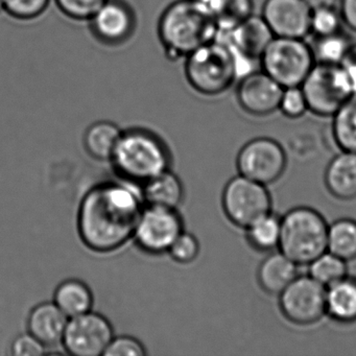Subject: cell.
Segmentation results:
<instances>
[{
    "label": "cell",
    "mask_w": 356,
    "mask_h": 356,
    "mask_svg": "<svg viewBox=\"0 0 356 356\" xmlns=\"http://www.w3.org/2000/svg\"><path fill=\"white\" fill-rule=\"evenodd\" d=\"M143 189L130 181L99 183L86 193L79 208V234L92 251L109 253L134 236L145 207Z\"/></svg>",
    "instance_id": "1"
},
{
    "label": "cell",
    "mask_w": 356,
    "mask_h": 356,
    "mask_svg": "<svg viewBox=\"0 0 356 356\" xmlns=\"http://www.w3.org/2000/svg\"><path fill=\"white\" fill-rule=\"evenodd\" d=\"M157 34L166 57L178 61L216 40L218 29L199 0H175L162 12Z\"/></svg>",
    "instance_id": "2"
},
{
    "label": "cell",
    "mask_w": 356,
    "mask_h": 356,
    "mask_svg": "<svg viewBox=\"0 0 356 356\" xmlns=\"http://www.w3.org/2000/svg\"><path fill=\"white\" fill-rule=\"evenodd\" d=\"M170 152L155 133L135 128L122 131L111 161L122 179L145 183L170 170Z\"/></svg>",
    "instance_id": "3"
},
{
    "label": "cell",
    "mask_w": 356,
    "mask_h": 356,
    "mask_svg": "<svg viewBox=\"0 0 356 356\" xmlns=\"http://www.w3.org/2000/svg\"><path fill=\"white\" fill-rule=\"evenodd\" d=\"M184 60L185 78L199 95H222L239 79L234 53L220 39L203 45Z\"/></svg>",
    "instance_id": "4"
},
{
    "label": "cell",
    "mask_w": 356,
    "mask_h": 356,
    "mask_svg": "<svg viewBox=\"0 0 356 356\" xmlns=\"http://www.w3.org/2000/svg\"><path fill=\"white\" fill-rule=\"evenodd\" d=\"M328 226L314 208H291L281 218L279 251L298 266H308L327 251Z\"/></svg>",
    "instance_id": "5"
},
{
    "label": "cell",
    "mask_w": 356,
    "mask_h": 356,
    "mask_svg": "<svg viewBox=\"0 0 356 356\" xmlns=\"http://www.w3.org/2000/svg\"><path fill=\"white\" fill-rule=\"evenodd\" d=\"M262 72L283 88L301 87L316 64L312 47L304 39L276 37L259 59Z\"/></svg>",
    "instance_id": "6"
},
{
    "label": "cell",
    "mask_w": 356,
    "mask_h": 356,
    "mask_svg": "<svg viewBox=\"0 0 356 356\" xmlns=\"http://www.w3.org/2000/svg\"><path fill=\"white\" fill-rule=\"evenodd\" d=\"M308 111L321 118H332L353 95L339 65L316 63L301 85Z\"/></svg>",
    "instance_id": "7"
},
{
    "label": "cell",
    "mask_w": 356,
    "mask_h": 356,
    "mask_svg": "<svg viewBox=\"0 0 356 356\" xmlns=\"http://www.w3.org/2000/svg\"><path fill=\"white\" fill-rule=\"evenodd\" d=\"M222 206L233 225L245 229L260 216L272 211V197L266 185L238 175L225 186Z\"/></svg>",
    "instance_id": "8"
},
{
    "label": "cell",
    "mask_w": 356,
    "mask_h": 356,
    "mask_svg": "<svg viewBox=\"0 0 356 356\" xmlns=\"http://www.w3.org/2000/svg\"><path fill=\"white\" fill-rule=\"evenodd\" d=\"M278 296L283 316L293 324L309 326L326 316V287L309 275H298Z\"/></svg>",
    "instance_id": "9"
},
{
    "label": "cell",
    "mask_w": 356,
    "mask_h": 356,
    "mask_svg": "<svg viewBox=\"0 0 356 356\" xmlns=\"http://www.w3.org/2000/svg\"><path fill=\"white\" fill-rule=\"evenodd\" d=\"M236 166L241 176L270 185L284 174L287 166L286 153L275 139L257 137L241 147Z\"/></svg>",
    "instance_id": "10"
},
{
    "label": "cell",
    "mask_w": 356,
    "mask_h": 356,
    "mask_svg": "<svg viewBox=\"0 0 356 356\" xmlns=\"http://www.w3.org/2000/svg\"><path fill=\"white\" fill-rule=\"evenodd\" d=\"M183 231L184 222L178 209L145 204L133 238L147 253L161 254L168 251Z\"/></svg>",
    "instance_id": "11"
},
{
    "label": "cell",
    "mask_w": 356,
    "mask_h": 356,
    "mask_svg": "<svg viewBox=\"0 0 356 356\" xmlns=\"http://www.w3.org/2000/svg\"><path fill=\"white\" fill-rule=\"evenodd\" d=\"M114 337L111 322L91 310L70 318L62 345L70 355L101 356Z\"/></svg>",
    "instance_id": "12"
},
{
    "label": "cell",
    "mask_w": 356,
    "mask_h": 356,
    "mask_svg": "<svg viewBox=\"0 0 356 356\" xmlns=\"http://www.w3.org/2000/svg\"><path fill=\"white\" fill-rule=\"evenodd\" d=\"M312 12L305 0H266L261 17L274 36L304 39L310 34Z\"/></svg>",
    "instance_id": "13"
},
{
    "label": "cell",
    "mask_w": 356,
    "mask_h": 356,
    "mask_svg": "<svg viewBox=\"0 0 356 356\" xmlns=\"http://www.w3.org/2000/svg\"><path fill=\"white\" fill-rule=\"evenodd\" d=\"M284 88L262 72H255L241 79L236 99L243 111L250 115L264 118L279 110Z\"/></svg>",
    "instance_id": "14"
},
{
    "label": "cell",
    "mask_w": 356,
    "mask_h": 356,
    "mask_svg": "<svg viewBox=\"0 0 356 356\" xmlns=\"http://www.w3.org/2000/svg\"><path fill=\"white\" fill-rule=\"evenodd\" d=\"M91 32L104 44L127 42L136 29V16L124 0H107L89 20Z\"/></svg>",
    "instance_id": "15"
},
{
    "label": "cell",
    "mask_w": 356,
    "mask_h": 356,
    "mask_svg": "<svg viewBox=\"0 0 356 356\" xmlns=\"http://www.w3.org/2000/svg\"><path fill=\"white\" fill-rule=\"evenodd\" d=\"M274 37L261 16L251 15L229 32L220 33L216 38L226 42L236 53L255 61L260 59Z\"/></svg>",
    "instance_id": "16"
},
{
    "label": "cell",
    "mask_w": 356,
    "mask_h": 356,
    "mask_svg": "<svg viewBox=\"0 0 356 356\" xmlns=\"http://www.w3.org/2000/svg\"><path fill=\"white\" fill-rule=\"evenodd\" d=\"M70 318L55 302H42L31 310L28 331L47 347L62 343Z\"/></svg>",
    "instance_id": "17"
},
{
    "label": "cell",
    "mask_w": 356,
    "mask_h": 356,
    "mask_svg": "<svg viewBox=\"0 0 356 356\" xmlns=\"http://www.w3.org/2000/svg\"><path fill=\"white\" fill-rule=\"evenodd\" d=\"M327 191L335 199L352 201L356 199V153L341 151L335 155L325 170Z\"/></svg>",
    "instance_id": "18"
},
{
    "label": "cell",
    "mask_w": 356,
    "mask_h": 356,
    "mask_svg": "<svg viewBox=\"0 0 356 356\" xmlns=\"http://www.w3.org/2000/svg\"><path fill=\"white\" fill-rule=\"evenodd\" d=\"M299 275V266L280 251L270 252L257 270L258 284L268 295H279Z\"/></svg>",
    "instance_id": "19"
},
{
    "label": "cell",
    "mask_w": 356,
    "mask_h": 356,
    "mask_svg": "<svg viewBox=\"0 0 356 356\" xmlns=\"http://www.w3.org/2000/svg\"><path fill=\"white\" fill-rule=\"evenodd\" d=\"M326 314L339 324L356 323V277L347 275L326 287Z\"/></svg>",
    "instance_id": "20"
},
{
    "label": "cell",
    "mask_w": 356,
    "mask_h": 356,
    "mask_svg": "<svg viewBox=\"0 0 356 356\" xmlns=\"http://www.w3.org/2000/svg\"><path fill=\"white\" fill-rule=\"evenodd\" d=\"M143 199L147 205L178 209L185 197L182 181L170 170L143 183Z\"/></svg>",
    "instance_id": "21"
},
{
    "label": "cell",
    "mask_w": 356,
    "mask_h": 356,
    "mask_svg": "<svg viewBox=\"0 0 356 356\" xmlns=\"http://www.w3.org/2000/svg\"><path fill=\"white\" fill-rule=\"evenodd\" d=\"M54 302L68 318H74L92 310L93 293L84 281L67 279L58 285Z\"/></svg>",
    "instance_id": "22"
},
{
    "label": "cell",
    "mask_w": 356,
    "mask_h": 356,
    "mask_svg": "<svg viewBox=\"0 0 356 356\" xmlns=\"http://www.w3.org/2000/svg\"><path fill=\"white\" fill-rule=\"evenodd\" d=\"M122 134V130L114 122H95L85 132V149L95 159L111 160Z\"/></svg>",
    "instance_id": "23"
},
{
    "label": "cell",
    "mask_w": 356,
    "mask_h": 356,
    "mask_svg": "<svg viewBox=\"0 0 356 356\" xmlns=\"http://www.w3.org/2000/svg\"><path fill=\"white\" fill-rule=\"evenodd\" d=\"M216 20L220 33H226L253 15V0H199Z\"/></svg>",
    "instance_id": "24"
},
{
    "label": "cell",
    "mask_w": 356,
    "mask_h": 356,
    "mask_svg": "<svg viewBox=\"0 0 356 356\" xmlns=\"http://www.w3.org/2000/svg\"><path fill=\"white\" fill-rule=\"evenodd\" d=\"M248 243L256 251L272 252L278 249L280 241L281 218L270 211L245 229Z\"/></svg>",
    "instance_id": "25"
},
{
    "label": "cell",
    "mask_w": 356,
    "mask_h": 356,
    "mask_svg": "<svg viewBox=\"0 0 356 356\" xmlns=\"http://www.w3.org/2000/svg\"><path fill=\"white\" fill-rule=\"evenodd\" d=\"M331 133L341 151L356 153V93L332 116Z\"/></svg>",
    "instance_id": "26"
},
{
    "label": "cell",
    "mask_w": 356,
    "mask_h": 356,
    "mask_svg": "<svg viewBox=\"0 0 356 356\" xmlns=\"http://www.w3.org/2000/svg\"><path fill=\"white\" fill-rule=\"evenodd\" d=\"M327 251L345 261L356 259V220L343 218L328 226Z\"/></svg>",
    "instance_id": "27"
},
{
    "label": "cell",
    "mask_w": 356,
    "mask_h": 356,
    "mask_svg": "<svg viewBox=\"0 0 356 356\" xmlns=\"http://www.w3.org/2000/svg\"><path fill=\"white\" fill-rule=\"evenodd\" d=\"M316 38L312 47L316 63L339 65L352 45L349 38L341 32Z\"/></svg>",
    "instance_id": "28"
},
{
    "label": "cell",
    "mask_w": 356,
    "mask_h": 356,
    "mask_svg": "<svg viewBox=\"0 0 356 356\" xmlns=\"http://www.w3.org/2000/svg\"><path fill=\"white\" fill-rule=\"evenodd\" d=\"M308 275L325 287L348 275L347 261L326 251L308 264Z\"/></svg>",
    "instance_id": "29"
},
{
    "label": "cell",
    "mask_w": 356,
    "mask_h": 356,
    "mask_svg": "<svg viewBox=\"0 0 356 356\" xmlns=\"http://www.w3.org/2000/svg\"><path fill=\"white\" fill-rule=\"evenodd\" d=\"M51 0H5L3 12L14 19L30 22L49 9Z\"/></svg>",
    "instance_id": "30"
},
{
    "label": "cell",
    "mask_w": 356,
    "mask_h": 356,
    "mask_svg": "<svg viewBox=\"0 0 356 356\" xmlns=\"http://www.w3.org/2000/svg\"><path fill=\"white\" fill-rule=\"evenodd\" d=\"M341 24L343 22L337 8H324L312 12L310 33L316 37L341 32Z\"/></svg>",
    "instance_id": "31"
},
{
    "label": "cell",
    "mask_w": 356,
    "mask_h": 356,
    "mask_svg": "<svg viewBox=\"0 0 356 356\" xmlns=\"http://www.w3.org/2000/svg\"><path fill=\"white\" fill-rule=\"evenodd\" d=\"M107 0H55L63 15L76 22H89Z\"/></svg>",
    "instance_id": "32"
},
{
    "label": "cell",
    "mask_w": 356,
    "mask_h": 356,
    "mask_svg": "<svg viewBox=\"0 0 356 356\" xmlns=\"http://www.w3.org/2000/svg\"><path fill=\"white\" fill-rule=\"evenodd\" d=\"M201 245L199 239L193 233L183 231L168 249L170 257L180 264H188L195 261L200 254Z\"/></svg>",
    "instance_id": "33"
},
{
    "label": "cell",
    "mask_w": 356,
    "mask_h": 356,
    "mask_svg": "<svg viewBox=\"0 0 356 356\" xmlns=\"http://www.w3.org/2000/svg\"><path fill=\"white\" fill-rule=\"evenodd\" d=\"M279 110L286 118L296 120L303 116L308 111L305 95L301 87H291L284 88L281 97Z\"/></svg>",
    "instance_id": "34"
},
{
    "label": "cell",
    "mask_w": 356,
    "mask_h": 356,
    "mask_svg": "<svg viewBox=\"0 0 356 356\" xmlns=\"http://www.w3.org/2000/svg\"><path fill=\"white\" fill-rule=\"evenodd\" d=\"M147 354L143 343L131 335L114 337L106 350L105 356H145Z\"/></svg>",
    "instance_id": "35"
},
{
    "label": "cell",
    "mask_w": 356,
    "mask_h": 356,
    "mask_svg": "<svg viewBox=\"0 0 356 356\" xmlns=\"http://www.w3.org/2000/svg\"><path fill=\"white\" fill-rule=\"evenodd\" d=\"M10 353L15 356H41L47 353V346L30 332L22 333L12 341Z\"/></svg>",
    "instance_id": "36"
},
{
    "label": "cell",
    "mask_w": 356,
    "mask_h": 356,
    "mask_svg": "<svg viewBox=\"0 0 356 356\" xmlns=\"http://www.w3.org/2000/svg\"><path fill=\"white\" fill-rule=\"evenodd\" d=\"M341 70L347 78L353 95L356 93V44H352L349 51L346 55L345 59L341 64Z\"/></svg>",
    "instance_id": "37"
},
{
    "label": "cell",
    "mask_w": 356,
    "mask_h": 356,
    "mask_svg": "<svg viewBox=\"0 0 356 356\" xmlns=\"http://www.w3.org/2000/svg\"><path fill=\"white\" fill-rule=\"evenodd\" d=\"M341 22L352 32L356 33V0H339Z\"/></svg>",
    "instance_id": "38"
},
{
    "label": "cell",
    "mask_w": 356,
    "mask_h": 356,
    "mask_svg": "<svg viewBox=\"0 0 356 356\" xmlns=\"http://www.w3.org/2000/svg\"><path fill=\"white\" fill-rule=\"evenodd\" d=\"M305 3L312 11H314L324 8H337L339 0H305Z\"/></svg>",
    "instance_id": "39"
},
{
    "label": "cell",
    "mask_w": 356,
    "mask_h": 356,
    "mask_svg": "<svg viewBox=\"0 0 356 356\" xmlns=\"http://www.w3.org/2000/svg\"><path fill=\"white\" fill-rule=\"evenodd\" d=\"M3 6H5V0H0V13L3 12Z\"/></svg>",
    "instance_id": "40"
}]
</instances>
